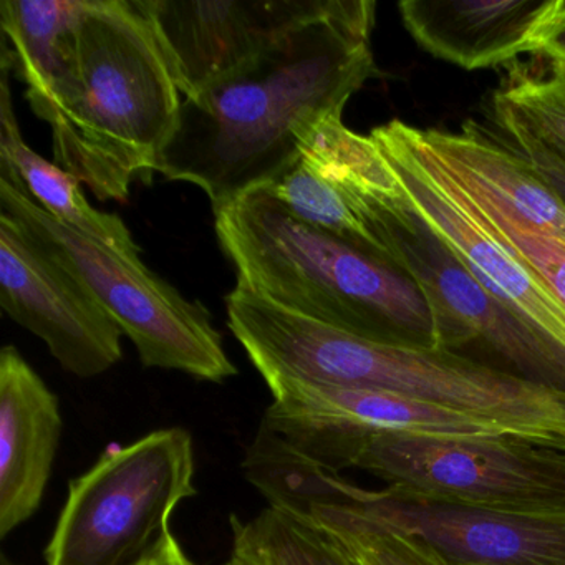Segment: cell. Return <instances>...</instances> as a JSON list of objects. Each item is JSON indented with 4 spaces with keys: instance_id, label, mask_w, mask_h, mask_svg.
Instances as JSON below:
<instances>
[{
    "instance_id": "6da1fadb",
    "label": "cell",
    "mask_w": 565,
    "mask_h": 565,
    "mask_svg": "<svg viewBox=\"0 0 565 565\" xmlns=\"http://www.w3.org/2000/svg\"><path fill=\"white\" fill-rule=\"evenodd\" d=\"M375 11L372 0H345L337 14L186 98L157 173L201 188L213 211L279 177L313 128L343 117L350 98L379 77Z\"/></svg>"
},
{
    "instance_id": "7a4b0ae2",
    "label": "cell",
    "mask_w": 565,
    "mask_h": 565,
    "mask_svg": "<svg viewBox=\"0 0 565 565\" xmlns=\"http://www.w3.org/2000/svg\"><path fill=\"white\" fill-rule=\"evenodd\" d=\"M28 102L51 127L55 163L117 203L150 183L183 105L137 0H85L64 68Z\"/></svg>"
},
{
    "instance_id": "3957f363",
    "label": "cell",
    "mask_w": 565,
    "mask_h": 565,
    "mask_svg": "<svg viewBox=\"0 0 565 565\" xmlns=\"http://www.w3.org/2000/svg\"><path fill=\"white\" fill-rule=\"evenodd\" d=\"M226 310L231 332L267 386L297 382L395 393L565 448V393L446 350L373 342L243 287L227 294Z\"/></svg>"
},
{
    "instance_id": "277c9868",
    "label": "cell",
    "mask_w": 565,
    "mask_h": 565,
    "mask_svg": "<svg viewBox=\"0 0 565 565\" xmlns=\"http://www.w3.org/2000/svg\"><path fill=\"white\" fill-rule=\"evenodd\" d=\"M303 150L342 191L380 253L422 290L439 350L565 393V349L489 294L419 216L370 135L323 121Z\"/></svg>"
},
{
    "instance_id": "5b68a950",
    "label": "cell",
    "mask_w": 565,
    "mask_h": 565,
    "mask_svg": "<svg viewBox=\"0 0 565 565\" xmlns=\"http://www.w3.org/2000/svg\"><path fill=\"white\" fill-rule=\"evenodd\" d=\"M214 216L237 287L373 342L439 350L422 290L383 257L294 220L260 190Z\"/></svg>"
},
{
    "instance_id": "8992f818",
    "label": "cell",
    "mask_w": 565,
    "mask_h": 565,
    "mask_svg": "<svg viewBox=\"0 0 565 565\" xmlns=\"http://www.w3.org/2000/svg\"><path fill=\"white\" fill-rule=\"evenodd\" d=\"M300 455L329 471L360 469L403 489L461 504L565 508V448L514 435H372L327 439Z\"/></svg>"
},
{
    "instance_id": "52a82bcc",
    "label": "cell",
    "mask_w": 565,
    "mask_h": 565,
    "mask_svg": "<svg viewBox=\"0 0 565 565\" xmlns=\"http://www.w3.org/2000/svg\"><path fill=\"white\" fill-rule=\"evenodd\" d=\"M0 211L24 224L81 276L137 347L141 365L213 383L237 375L210 310L161 279L140 253L78 233L4 181H0Z\"/></svg>"
},
{
    "instance_id": "ba28073f",
    "label": "cell",
    "mask_w": 565,
    "mask_h": 565,
    "mask_svg": "<svg viewBox=\"0 0 565 565\" xmlns=\"http://www.w3.org/2000/svg\"><path fill=\"white\" fill-rule=\"evenodd\" d=\"M193 476V439L184 428L110 443L71 481L47 565H134L170 531L178 504L196 494Z\"/></svg>"
},
{
    "instance_id": "9c48e42d",
    "label": "cell",
    "mask_w": 565,
    "mask_h": 565,
    "mask_svg": "<svg viewBox=\"0 0 565 565\" xmlns=\"http://www.w3.org/2000/svg\"><path fill=\"white\" fill-rule=\"evenodd\" d=\"M413 206L489 294L565 349V307L439 163L419 128L399 120L373 128Z\"/></svg>"
},
{
    "instance_id": "30bf717a",
    "label": "cell",
    "mask_w": 565,
    "mask_h": 565,
    "mask_svg": "<svg viewBox=\"0 0 565 565\" xmlns=\"http://www.w3.org/2000/svg\"><path fill=\"white\" fill-rule=\"evenodd\" d=\"M332 508L415 539L448 565H565V508L461 504L349 481Z\"/></svg>"
},
{
    "instance_id": "8fae6325",
    "label": "cell",
    "mask_w": 565,
    "mask_h": 565,
    "mask_svg": "<svg viewBox=\"0 0 565 565\" xmlns=\"http://www.w3.org/2000/svg\"><path fill=\"white\" fill-rule=\"evenodd\" d=\"M0 307L44 340L62 369L78 379L102 375L124 359V332L90 287L4 211H0Z\"/></svg>"
},
{
    "instance_id": "7c38bea8",
    "label": "cell",
    "mask_w": 565,
    "mask_h": 565,
    "mask_svg": "<svg viewBox=\"0 0 565 565\" xmlns=\"http://www.w3.org/2000/svg\"><path fill=\"white\" fill-rule=\"evenodd\" d=\"M181 95L190 98L263 57L345 0H137Z\"/></svg>"
},
{
    "instance_id": "4fadbf2b",
    "label": "cell",
    "mask_w": 565,
    "mask_h": 565,
    "mask_svg": "<svg viewBox=\"0 0 565 565\" xmlns=\"http://www.w3.org/2000/svg\"><path fill=\"white\" fill-rule=\"evenodd\" d=\"M263 423L297 451L327 439L372 435H509L504 429L431 403L379 390L284 382L269 386Z\"/></svg>"
},
{
    "instance_id": "5bb4252c",
    "label": "cell",
    "mask_w": 565,
    "mask_h": 565,
    "mask_svg": "<svg viewBox=\"0 0 565 565\" xmlns=\"http://www.w3.org/2000/svg\"><path fill=\"white\" fill-rule=\"evenodd\" d=\"M57 395L14 345L0 350V537L41 508L62 435Z\"/></svg>"
},
{
    "instance_id": "9a60e30c",
    "label": "cell",
    "mask_w": 565,
    "mask_h": 565,
    "mask_svg": "<svg viewBox=\"0 0 565 565\" xmlns=\"http://www.w3.org/2000/svg\"><path fill=\"white\" fill-rule=\"evenodd\" d=\"M561 6L562 0H403L398 11L419 47L475 72L535 54Z\"/></svg>"
},
{
    "instance_id": "2e32d148",
    "label": "cell",
    "mask_w": 565,
    "mask_h": 565,
    "mask_svg": "<svg viewBox=\"0 0 565 565\" xmlns=\"http://www.w3.org/2000/svg\"><path fill=\"white\" fill-rule=\"evenodd\" d=\"M419 134L466 191L518 223L565 241V204L492 130L469 120L459 134L422 128Z\"/></svg>"
},
{
    "instance_id": "e0dca14e",
    "label": "cell",
    "mask_w": 565,
    "mask_h": 565,
    "mask_svg": "<svg viewBox=\"0 0 565 565\" xmlns=\"http://www.w3.org/2000/svg\"><path fill=\"white\" fill-rule=\"evenodd\" d=\"M0 71V181L28 194L52 217L78 233L117 249L140 253L134 234L120 216L95 210L78 178L25 143L12 102L11 58L4 47Z\"/></svg>"
},
{
    "instance_id": "ac0fdd59",
    "label": "cell",
    "mask_w": 565,
    "mask_h": 565,
    "mask_svg": "<svg viewBox=\"0 0 565 565\" xmlns=\"http://www.w3.org/2000/svg\"><path fill=\"white\" fill-rule=\"evenodd\" d=\"M85 0H0L2 45L25 100L44 94L64 68Z\"/></svg>"
},
{
    "instance_id": "d6986e66",
    "label": "cell",
    "mask_w": 565,
    "mask_h": 565,
    "mask_svg": "<svg viewBox=\"0 0 565 565\" xmlns=\"http://www.w3.org/2000/svg\"><path fill=\"white\" fill-rule=\"evenodd\" d=\"M231 529L233 557L247 565H355L322 527L270 505L249 521L233 515Z\"/></svg>"
},
{
    "instance_id": "ffe728a7",
    "label": "cell",
    "mask_w": 565,
    "mask_h": 565,
    "mask_svg": "<svg viewBox=\"0 0 565 565\" xmlns=\"http://www.w3.org/2000/svg\"><path fill=\"white\" fill-rule=\"evenodd\" d=\"M259 190L294 220L383 257L379 244L342 191L326 177L306 150H300L299 158L284 173Z\"/></svg>"
},
{
    "instance_id": "44dd1931",
    "label": "cell",
    "mask_w": 565,
    "mask_h": 565,
    "mask_svg": "<svg viewBox=\"0 0 565 565\" xmlns=\"http://www.w3.org/2000/svg\"><path fill=\"white\" fill-rule=\"evenodd\" d=\"M307 519L332 535L355 565H448L422 542L376 527L343 509L319 505Z\"/></svg>"
},
{
    "instance_id": "7402d4cb",
    "label": "cell",
    "mask_w": 565,
    "mask_h": 565,
    "mask_svg": "<svg viewBox=\"0 0 565 565\" xmlns=\"http://www.w3.org/2000/svg\"><path fill=\"white\" fill-rule=\"evenodd\" d=\"M492 102L518 118L545 147L565 158V68L551 67L545 77L521 75L495 92Z\"/></svg>"
},
{
    "instance_id": "603a6c76",
    "label": "cell",
    "mask_w": 565,
    "mask_h": 565,
    "mask_svg": "<svg viewBox=\"0 0 565 565\" xmlns=\"http://www.w3.org/2000/svg\"><path fill=\"white\" fill-rule=\"evenodd\" d=\"M466 193L476 201L495 230L527 260L529 266L542 277L558 302L565 307V241L524 226L469 191Z\"/></svg>"
},
{
    "instance_id": "cb8c5ba5",
    "label": "cell",
    "mask_w": 565,
    "mask_h": 565,
    "mask_svg": "<svg viewBox=\"0 0 565 565\" xmlns=\"http://www.w3.org/2000/svg\"><path fill=\"white\" fill-rule=\"evenodd\" d=\"M495 135L505 148L524 160L565 204V158L545 147L518 118L492 102Z\"/></svg>"
},
{
    "instance_id": "d4e9b609",
    "label": "cell",
    "mask_w": 565,
    "mask_h": 565,
    "mask_svg": "<svg viewBox=\"0 0 565 565\" xmlns=\"http://www.w3.org/2000/svg\"><path fill=\"white\" fill-rule=\"evenodd\" d=\"M535 54L545 55L551 67L565 68V0L542 31Z\"/></svg>"
},
{
    "instance_id": "484cf974",
    "label": "cell",
    "mask_w": 565,
    "mask_h": 565,
    "mask_svg": "<svg viewBox=\"0 0 565 565\" xmlns=\"http://www.w3.org/2000/svg\"><path fill=\"white\" fill-rule=\"evenodd\" d=\"M134 565H193V562L184 554L170 529Z\"/></svg>"
},
{
    "instance_id": "4316f807",
    "label": "cell",
    "mask_w": 565,
    "mask_h": 565,
    "mask_svg": "<svg viewBox=\"0 0 565 565\" xmlns=\"http://www.w3.org/2000/svg\"><path fill=\"white\" fill-rule=\"evenodd\" d=\"M0 565H22V564H18V562L11 561V558H9L8 555L2 554V555H0Z\"/></svg>"
},
{
    "instance_id": "83f0119b",
    "label": "cell",
    "mask_w": 565,
    "mask_h": 565,
    "mask_svg": "<svg viewBox=\"0 0 565 565\" xmlns=\"http://www.w3.org/2000/svg\"><path fill=\"white\" fill-rule=\"evenodd\" d=\"M226 565H247V564H244V562H241V561H237V558H231L230 562H227Z\"/></svg>"
}]
</instances>
